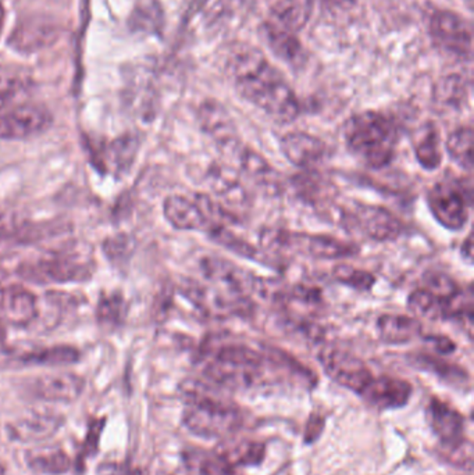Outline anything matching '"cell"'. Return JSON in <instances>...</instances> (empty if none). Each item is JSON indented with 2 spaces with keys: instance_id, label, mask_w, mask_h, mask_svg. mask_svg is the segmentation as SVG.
I'll list each match as a JSON object with an SVG mask.
<instances>
[{
  "instance_id": "obj_1",
  "label": "cell",
  "mask_w": 474,
  "mask_h": 475,
  "mask_svg": "<svg viewBox=\"0 0 474 475\" xmlns=\"http://www.w3.org/2000/svg\"><path fill=\"white\" fill-rule=\"evenodd\" d=\"M226 68L237 92L278 123H292L301 113L297 95L265 53L247 44L231 47Z\"/></svg>"
},
{
  "instance_id": "obj_2",
  "label": "cell",
  "mask_w": 474,
  "mask_h": 475,
  "mask_svg": "<svg viewBox=\"0 0 474 475\" xmlns=\"http://www.w3.org/2000/svg\"><path fill=\"white\" fill-rule=\"evenodd\" d=\"M207 356L205 376L221 389H252L265 384L268 369L281 371L274 348L255 349L247 343H221Z\"/></svg>"
},
{
  "instance_id": "obj_3",
  "label": "cell",
  "mask_w": 474,
  "mask_h": 475,
  "mask_svg": "<svg viewBox=\"0 0 474 475\" xmlns=\"http://www.w3.org/2000/svg\"><path fill=\"white\" fill-rule=\"evenodd\" d=\"M180 392L187 405L184 426L192 434L204 438H228L244 424L241 409L223 395H218L215 388L187 379L181 384Z\"/></svg>"
},
{
  "instance_id": "obj_4",
  "label": "cell",
  "mask_w": 474,
  "mask_h": 475,
  "mask_svg": "<svg viewBox=\"0 0 474 475\" xmlns=\"http://www.w3.org/2000/svg\"><path fill=\"white\" fill-rule=\"evenodd\" d=\"M342 138L347 149L366 167L381 170L394 160L399 132L388 116L368 110L345 121Z\"/></svg>"
},
{
  "instance_id": "obj_5",
  "label": "cell",
  "mask_w": 474,
  "mask_h": 475,
  "mask_svg": "<svg viewBox=\"0 0 474 475\" xmlns=\"http://www.w3.org/2000/svg\"><path fill=\"white\" fill-rule=\"evenodd\" d=\"M260 244L274 253H292L316 260H341L354 258L360 252L354 242L342 241L326 234L289 231L284 228H265L260 234Z\"/></svg>"
},
{
  "instance_id": "obj_6",
  "label": "cell",
  "mask_w": 474,
  "mask_h": 475,
  "mask_svg": "<svg viewBox=\"0 0 474 475\" xmlns=\"http://www.w3.org/2000/svg\"><path fill=\"white\" fill-rule=\"evenodd\" d=\"M428 205L439 226L460 231L470 217L471 191L460 182L439 181L429 191Z\"/></svg>"
},
{
  "instance_id": "obj_7",
  "label": "cell",
  "mask_w": 474,
  "mask_h": 475,
  "mask_svg": "<svg viewBox=\"0 0 474 475\" xmlns=\"http://www.w3.org/2000/svg\"><path fill=\"white\" fill-rule=\"evenodd\" d=\"M197 120L202 131L224 156L233 160L238 158L245 147L234 118L221 103L213 99L205 100L197 110Z\"/></svg>"
},
{
  "instance_id": "obj_8",
  "label": "cell",
  "mask_w": 474,
  "mask_h": 475,
  "mask_svg": "<svg viewBox=\"0 0 474 475\" xmlns=\"http://www.w3.org/2000/svg\"><path fill=\"white\" fill-rule=\"evenodd\" d=\"M326 376L345 389L360 393L373 379L370 369L362 359L338 348H324L318 356Z\"/></svg>"
},
{
  "instance_id": "obj_9",
  "label": "cell",
  "mask_w": 474,
  "mask_h": 475,
  "mask_svg": "<svg viewBox=\"0 0 474 475\" xmlns=\"http://www.w3.org/2000/svg\"><path fill=\"white\" fill-rule=\"evenodd\" d=\"M344 217L371 241L394 242L405 231L402 221L384 206L354 202L352 207L345 210Z\"/></svg>"
},
{
  "instance_id": "obj_10",
  "label": "cell",
  "mask_w": 474,
  "mask_h": 475,
  "mask_svg": "<svg viewBox=\"0 0 474 475\" xmlns=\"http://www.w3.org/2000/svg\"><path fill=\"white\" fill-rule=\"evenodd\" d=\"M429 26L437 46L460 59H470L473 36L470 24L465 18L449 10H437L431 15Z\"/></svg>"
},
{
  "instance_id": "obj_11",
  "label": "cell",
  "mask_w": 474,
  "mask_h": 475,
  "mask_svg": "<svg viewBox=\"0 0 474 475\" xmlns=\"http://www.w3.org/2000/svg\"><path fill=\"white\" fill-rule=\"evenodd\" d=\"M94 258L88 248L80 247L60 249L49 258H42L36 266V274L55 282L86 281L92 276Z\"/></svg>"
},
{
  "instance_id": "obj_12",
  "label": "cell",
  "mask_w": 474,
  "mask_h": 475,
  "mask_svg": "<svg viewBox=\"0 0 474 475\" xmlns=\"http://www.w3.org/2000/svg\"><path fill=\"white\" fill-rule=\"evenodd\" d=\"M49 110L42 106L25 105L0 116V139H25L39 136L52 126Z\"/></svg>"
},
{
  "instance_id": "obj_13",
  "label": "cell",
  "mask_w": 474,
  "mask_h": 475,
  "mask_svg": "<svg viewBox=\"0 0 474 475\" xmlns=\"http://www.w3.org/2000/svg\"><path fill=\"white\" fill-rule=\"evenodd\" d=\"M280 150L295 167L308 171L323 162L328 147L323 139L304 131H291L281 138Z\"/></svg>"
},
{
  "instance_id": "obj_14",
  "label": "cell",
  "mask_w": 474,
  "mask_h": 475,
  "mask_svg": "<svg viewBox=\"0 0 474 475\" xmlns=\"http://www.w3.org/2000/svg\"><path fill=\"white\" fill-rule=\"evenodd\" d=\"M413 388L409 382L397 377H373L360 396L378 410H395L408 405Z\"/></svg>"
},
{
  "instance_id": "obj_15",
  "label": "cell",
  "mask_w": 474,
  "mask_h": 475,
  "mask_svg": "<svg viewBox=\"0 0 474 475\" xmlns=\"http://www.w3.org/2000/svg\"><path fill=\"white\" fill-rule=\"evenodd\" d=\"M38 316V300L21 287L0 288V321L15 327L31 326Z\"/></svg>"
},
{
  "instance_id": "obj_16",
  "label": "cell",
  "mask_w": 474,
  "mask_h": 475,
  "mask_svg": "<svg viewBox=\"0 0 474 475\" xmlns=\"http://www.w3.org/2000/svg\"><path fill=\"white\" fill-rule=\"evenodd\" d=\"M429 426L444 448L465 440V417L442 400L433 398L426 408Z\"/></svg>"
},
{
  "instance_id": "obj_17",
  "label": "cell",
  "mask_w": 474,
  "mask_h": 475,
  "mask_svg": "<svg viewBox=\"0 0 474 475\" xmlns=\"http://www.w3.org/2000/svg\"><path fill=\"white\" fill-rule=\"evenodd\" d=\"M63 426V417L54 413H31L20 417L7 426L13 440L23 443L44 442L56 434Z\"/></svg>"
},
{
  "instance_id": "obj_18",
  "label": "cell",
  "mask_w": 474,
  "mask_h": 475,
  "mask_svg": "<svg viewBox=\"0 0 474 475\" xmlns=\"http://www.w3.org/2000/svg\"><path fill=\"white\" fill-rule=\"evenodd\" d=\"M210 185L215 192L216 202L238 220L239 210H244L249 206V195L241 181H238L233 171L226 167H218L217 170L210 171Z\"/></svg>"
},
{
  "instance_id": "obj_19",
  "label": "cell",
  "mask_w": 474,
  "mask_h": 475,
  "mask_svg": "<svg viewBox=\"0 0 474 475\" xmlns=\"http://www.w3.org/2000/svg\"><path fill=\"white\" fill-rule=\"evenodd\" d=\"M166 220L173 228L180 231H202L207 227V218L195 197L170 195L163 203Z\"/></svg>"
},
{
  "instance_id": "obj_20",
  "label": "cell",
  "mask_w": 474,
  "mask_h": 475,
  "mask_svg": "<svg viewBox=\"0 0 474 475\" xmlns=\"http://www.w3.org/2000/svg\"><path fill=\"white\" fill-rule=\"evenodd\" d=\"M86 388L81 377L71 373L42 376L34 382L33 390L36 398L49 402H74L80 398Z\"/></svg>"
},
{
  "instance_id": "obj_21",
  "label": "cell",
  "mask_w": 474,
  "mask_h": 475,
  "mask_svg": "<svg viewBox=\"0 0 474 475\" xmlns=\"http://www.w3.org/2000/svg\"><path fill=\"white\" fill-rule=\"evenodd\" d=\"M276 24L291 33L304 30L315 10V0H266Z\"/></svg>"
},
{
  "instance_id": "obj_22",
  "label": "cell",
  "mask_w": 474,
  "mask_h": 475,
  "mask_svg": "<svg viewBox=\"0 0 474 475\" xmlns=\"http://www.w3.org/2000/svg\"><path fill=\"white\" fill-rule=\"evenodd\" d=\"M260 36L268 49L289 65L297 66L304 60V50L297 36L276 23H266L260 26Z\"/></svg>"
},
{
  "instance_id": "obj_23",
  "label": "cell",
  "mask_w": 474,
  "mask_h": 475,
  "mask_svg": "<svg viewBox=\"0 0 474 475\" xmlns=\"http://www.w3.org/2000/svg\"><path fill=\"white\" fill-rule=\"evenodd\" d=\"M421 331V323L416 317L404 314H383L378 317V335L388 345H404L420 337Z\"/></svg>"
},
{
  "instance_id": "obj_24",
  "label": "cell",
  "mask_w": 474,
  "mask_h": 475,
  "mask_svg": "<svg viewBox=\"0 0 474 475\" xmlns=\"http://www.w3.org/2000/svg\"><path fill=\"white\" fill-rule=\"evenodd\" d=\"M56 26L46 21H27L12 34L10 45L21 52H34L52 44L57 38Z\"/></svg>"
},
{
  "instance_id": "obj_25",
  "label": "cell",
  "mask_w": 474,
  "mask_h": 475,
  "mask_svg": "<svg viewBox=\"0 0 474 475\" xmlns=\"http://www.w3.org/2000/svg\"><path fill=\"white\" fill-rule=\"evenodd\" d=\"M412 145L416 160L424 170L434 171L441 166V139L433 123H426L415 132Z\"/></svg>"
},
{
  "instance_id": "obj_26",
  "label": "cell",
  "mask_w": 474,
  "mask_h": 475,
  "mask_svg": "<svg viewBox=\"0 0 474 475\" xmlns=\"http://www.w3.org/2000/svg\"><path fill=\"white\" fill-rule=\"evenodd\" d=\"M231 469L259 466L266 455L265 443L257 440H228L216 450Z\"/></svg>"
},
{
  "instance_id": "obj_27",
  "label": "cell",
  "mask_w": 474,
  "mask_h": 475,
  "mask_svg": "<svg viewBox=\"0 0 474 475\" xmlns=\"http://www.w3.org/2000/svg\"><path fill=\"white\" fill-rule=\"evenodd\" d=\"M28 467L39 474L57 475L68 471L71 461L65 450L56 446H41L28 450L25 456Z\"/></svg>"
},
{
  "instance_id": "obj_28",
  "label": "cell",
  "mask_w": 474,
  "mask_h": 475,
  "mask_svg": "<svg viewBox=\"0 0 474 475\" xmlns=\"http://www.w3.org/2000/svg\"><path fill=\"white\" fill-rule=\"evenodd\" d=\"M236 162L239 170L257 184L271 188H277L280 185L277 170L271 167L270 163L257 150L245 147Z\"/></svg>"
},
{
  "instance_id": "obj_29",
  "label": "cell",
  "mask_w": 474,
  "mask_h": 475,
  "mask_svg": "<svg viewBox=\"0 0 474 475\" xmlns=\"http://www.w3.org/2000/svg\"><path fill=\"white\" fill-rule=\"evenodd\" d=\"M408 308L416 318L439 321L448 320V311L439 298L428 288H418L408 298Z\"/></svg>"
},
{
  "instance_id": "obj_30",
  "label": "cell",
  "mask_w": 474,
  "mask_h": 475,
  "mask_svg": "<svg viewBox=\"0 0 474 475\" xmlns=\"http://www.w3.org/2000/svg\"><path fill=\"white\" fill-rule=\"evenodd\" d=\"M80 352L76 348L60 347L44 348L18 355V363L36 364V366H67L77 363Z\"/></svg>"
},
{
  "instance_id": "obj_31",
  "label": "cell",
  "mask_w": 474,
  "mask_h": 475,
  "mask_svg": "<svg viewBox=\"0 0 474 475\" xmlns=\"http://www.w3.org/2000/svg\"><path fill=\"white\" fill-rule=\"evenodd\" d=\"M448 155L460 168L471 173L473 170V128L460 126L455 129L445 142Z\"/></svg>"
},
{
  "instance_id": "obj_32",
  "label": "cell",
  "mask_w": 474,
  "mask_h": 475,
  "mask_svg": "<svg viewBox=\"0 0 474 475\" xmlns=\"http://www.w3.org/2000/svg\"><path fill=\"white\" fill-rule=\"evenodd\" d=\"M139 141L136 136H124L106 147L107 162L115 173H127L136 160Z\"/></svg>"
},
{
  "instance_id": "obj_33",
  "label": "cell",
  "mask_w": 474,
  "mask_h": 475,
  "mask_svg": "<svg viewBox=\"0 0 474 475\" xmlns=\"http://www.w3.org/2000/svg\"><path fill=\"white\" fill-rule=\"evenodd\" d=\"M413 363L419 369L430 371V373L436 374L439 379H444L445 382H449V384L462 387L466 382H469V376L465 369L455 366V364L439 360V359L433 358V356L416 355L413 358Z\"/></svg>"
},
{
  "instance_id": "obj_34",
  "label": "cell",
  "mask_w": 474,
  "mask_h": 475,
  "mask_svg": "<svg viewBox=\"0 0 474 475\" xmlns=\"http://www.w3.org/2000/svg\"><path fill=\"white\" fill-rule=\"evenodd\" d=\"M333 278L338 284L358 290V292H368L376 285V276L370 271L355 268L351 264H337L333 268Z\"/></svg>"
},
{
  "instance_id": "obj_35",
  "label": "cell",
  "mask_w": 474,
  "mask_h": 475,
  "mask_svg": "<svg viewBox=\"0 0 474 475\" xmlns=\"http://www.w3.org/2000/svg\"><path fill=\"white\" fill-rule=\"evenodd\" d=\"M189 475H234L231 469L217 453H194L187 461Z\"/></svg>"
},
{
  "instance_id": "obj_36",
  "label": "cell",
  "mask_w": 474,
  "mask_h": 475,
  "mask_svg": "<svg viewBox=\"0 0 474 475\" xmlns=\"http://www.w3.org/2000/svg\"><path fill=\"white\" fill-rule=\"evenodd\" d=\"M466 96H468V86H466L465 78L458 74L445 76L437 86V100L448 107L462 105Z\"/></svg>"
},
{
  "instance_id": "obj_37",
  "label": "cell",
  "mask_w": 474,
  "mask_h": 475,
  "mask_svg": "<svg viewBox=\"0 0 474 475\" xmlns=\"http://www.w3.org/2000/svg\"><path fill=\"white\" fill-rule=\"evenodd\" d=\"M97 321L105 327L120 326L124 318V299L121 295L112 294L101 298L96 310Z\"/></svg>"
},
{
  "instance_id": "obj_38",
  "label": "cell",
  "mask_w": 474,
  "mask_h": 475,
  "mask_svg": "<svg viewBox=\"0 0 474 475\" xmlns=\"http://www.w3.org/2000/svg\"><path fill=\"white\" fill-rule=\"evenodd\" d=\"M130 249L131 239L127 235H117V237L110 238L105 242V253L112 260L126 258V256L130 255Z\"/></svg>"
},
{
  "instance_id": "obj_39",
  "label": "cell",
  "mask_w": 474,
  "mask_h": 475,
  "mask_svg": "<svg viewBox=\"0 0 474 475\" xmlns=\"http://www.w3.org/2000/svg\"><path fill=\"white\" fill-rule=\"evenodd\" d=\"M424 342L431 345L434 350L439 355H451L457 349V343L451 338L445 337V335H426L423 337Z\"/></svg>"
},
{
  "instance_id": "obj_40",
  "label": "cell",
  "mask_w": 474,
  "mask_h": 475,
  "mask_svg": "<svg viewBox=\"0 0 474 475\" xmlns=\"http://www.w3.org/2000/svg\"><path fill=\"white\" fill-rule=\"evenodd\" d=\"M324 419L321 416H312L308 421L307 434H305V442L313 443L318 440V435L323 431Z\"/></svg>"
},
{
  "instance_id": "obj_41",
  "label": "cell",
  "mask_w": 474,
  "mask_h": 475,
  "mask_svg": "<svg viewBox=\"0 0 474 475\" xmlns=\"http://www.w3.org/2000/svg\"><path fill=\"white\" fill-rule=\"evenodd\" d=\"M102 427H104V421H94L92 422L91 430H89L88 440H86V446H88V452H94L97 446V440H99V435H101Z\"/></svg>"
},
{
  "instance_id": "obj_42",
  "label": "cell",
  "mask_w": 474,
  "mask_h": 475,
  "mask_svg": "<svg viewBox=\"0 0 474 475\" xmlns=\"http://www.w3.org/2000/svg\"><path fill=\"white\" fill-rule=\"evenodd\" d=\"M462 256L468 263H471V258H473V238H471L470 234L468 235L466 241L463 242Z\"/></svg>"
},
{
  "instance_id": "obj_43",
  "label": "cell",
  "mask_w": 474,
  "mask_h": 475,
  "mask_svg": "<svg viewBox=\"0 0 474 475\" xmlns=\"http://www.w3.org/2000/svg\"><path fill=\"white\" fill-rule=\"evenodd\" d=\"M13 229V221L7 217H0V241L4 238L9 237L10 231Z\"/></svg>"
},
{
  "instance_id": "obj_44",
  "label": "cell",
  "mask_w": 474,
  "mask_h": 475,
  "mask_svg": "<svg viewBox=\"0 0 474 475\" xmlns=\"http://www.w3.org/2000/svg\"><path fill=\"white\" fill-rule=\"evenodd\" d=\"M10 97H12V95L9 92L0 91V109H4L5 106L9 103Z\"/></svg>"
},
{
  "instance_id": "obj_45",
  "label": "cell",
  "mask_w": 474,
  "mask_h": 475,
  "mask_svg": "<svg viewBox=\"0 0 474 475\" xmlns=\"http://www.w3.org/2000/svg\"><path fill=\"white\" fill-rule=\"evenodd\" d=\"M4 23H5V9L2 5H0V31H2V28H4Z\"/></svg>"
},
{
  "instance_id": "obj_46",
  "label": "cell",
  "mask_w": 474,
  "mask_h": 475,
  "mask_svg": "<svg viewBox=\"0 0 474 475\" xmlns=\"http://www.w3.org/2000/svg\"><path fill=\"white\" fill-rule=\"evenodd\" d=\"M0 475H2V471H0Z\"/></svg>"
}]
</instances>
